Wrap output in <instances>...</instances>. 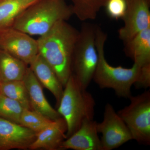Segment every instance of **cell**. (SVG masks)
I'll return each instance as SVG.
<instances>
[{
	"label": "cell",
	"mask_w": 150,
	"mask_h": 150,
	"mask_svg": "<svg viewBox=\"0 0 150 150\" xmlns=\"http://www.w3.org/2000/svg\"><path fill=\"white\" fill-rule=\"evenodd\" d=\"M74 14L81 21L96 18L98 13L104 7L107 0H71Z\"/></svg>",
	"instance_id": "ac0fdd59"
},
{
	"label": "cell",
	"mask_w": 150,
	"mask_h": 150,
	"mask_svg": "<svg viewBox=\"0 0 150 150\" xmlns=\"http://www.w3.org/2000/svg\"><path fill=\"white\" fill-rule=\"evenodd\" d=\"M29 65L40 84L53 94L59 105L64 86L52 67L38 53Z\"/></svg>",
	"instance_id": "5bb4252c"
},
{
	"label": "cell",
	"mask_w": 150,
	"mask_h": 150,
	"mask_svg": "<svg viewBox=\"0 0 150 150\" xmlns=\"http://www.w3.org/2000/svg\"><path fill=\"white\" fill-rule=\"evenodd\" d=\"M97 122L93 120L84 121L75 133L62 143L61 149L102 150L98 137Z\"/></svg>",
	"instance_id": "8fae6325"
},
{
	"label": "cell",
	"mask_w": 150,
	"mask_h": 150,
	"mask_svg": "<svg viewBox=\"0 0 150 150\" xmlns=\"http://www.w3.org/2000/svg\"><path fill=\"white\" fill-rule=\"evenodd\" d=\"M107 34L97 26L96 43L98 61L93 80L101 89L111 88L118 97L129 98L131 88L136 82L141 66L134 63L131 68L112 67L108 63L105 56L104 46Z\"/></svg>",
	"instance_id": "3957f363"
},
{
	"label": "cell",
	"mask_w": 150,
	"mask_h": 150,
	"mask_svg": "<svg viewBox=\"0 0 150 150\" xmlns=\"http://www.w3.org/2000/svg\"><path fill=\"white\" fill-rule=\"evenodd\" d=\"M0 94L16 100L24 108L31 109L28 93L23 81L0 83Z\"/></svg>",
	"instance_id": "d6986e66"
},
{
	"label": "cell",
	"mask_w": 150,
	"mask_h": 150,
	"mask_svg": "<svg viewBox=\"0 0 150 150\" xmlns=\"http://www.w3.org/2000/svg\"><path fill=\"white\" fill-rule=\"evenodd\" d=\"M27 64L6 51L0 49V83L23 80Z\"/></svg>",
	"instance_id": "2e32d148"
},
{
	"label": "cell",
	"mask_w": 150,
	"mask_h": 150,
	"mask_svg": "<svg viewBox=\"0 0 150 150\" xmlns=\"http://www.w3.org/2000/svg\"><path fill=\"white\" fill-rule=\"evenodd\" d=\"M97 127L98 133L102 135V150L116 149L133 140L126 124L110 103L105 105L103 121L97 123Z\"/></svg>",
	"instance_id": "52a82bcc"
},
{
	"label": "cell",
	"mask_w": 150,
	"mask_h": 150,
	"mask_svg": "<svg viewBox=\"0 0 150 150\" xmlns=\"http://www.w3.org/2000/svg\"><path fill=\"white\" fill-rule=\"evenodd\" d=\"M39 0H0V30L11 27L19 16Z\"/></svg>",
	"instance_id": "e0dca14e"
},
{
	"label": "cell",
	"mask_w": 150,
	"mask_h": 150,
	"mask_svg": "<svg viewBox=\"0 0 150 150\" xmlns=\"http://www.w3.org/2000/svg\"><path fill=\"white\" fill-rule=\"evenodd\" d=\"M73 14L72 6L64 0H39L23 12L11 27L30 35L42 36Z\"/></svg>",
	"instance_id": "7a4b0ae2"
},
{
	"label": "cell",
	"mask_w": 150,
	"mask_h": 150,
	"mask_svg": "<svg viewBox=\"0 0 150 150\" xmlns=\"http://www.w3.org/2000/svg\"><path fill=\"white\" fill-rule=\"evenodd\" d=\"M96 25L84 22L82 25L76 43L72 62L74 76L86 89L93 79L98 61L96 37Z\"/></svg>",
	"instance_id": "5b68a950"
},
{
	"label": "cell",
	"mask_w": 150,
	"mask_h": 150,
	"mask_svg": "<svg viewBox=\"0 0 150 150\" xmlns=\"http://www.w3.org/2000/svg\"><path fill=\"white\" fill-rule=\"evenodd\" d=\"M36 136V133L28 128L0 118V146L2 150L29 149Z\"/></svg>",
	"instance_id": "30bf717a"
},
{
	"label": "cell",
	"mask_w": 150,
	"mask_h": 150,
	"mask_svg": "<svg viewBox=\"0 0 150 150\" xmlns=\"http://www.w3.org/2000/svg\"><path fill=\"white\" fill-rule=\"evenodd\" d=\"M23 81L27 89L30 107L33 110L52 120H56L62 117L46 99L41 84L30 67H28Z\"/></svg>",
	"instance_id": "7c38bea8"
},
{
	"label": "cell",
	"mask_w": 150,
	"mask_h": 150,
	"mask_svg": "<svg viewBox=\"0 0 150 150\" xmlns=\"http://www.w3.org/2000/svg\"><path fill=\"white\" fill-rule=\"evenodd\" d=\"M104 7L109 17L113 19L122 18L127 8L126 0H107Z\"/></svg>",
	"instance_id": "7402d4cb"
},
{
	"label": "cell",
	"mask_w": 150,
	"mask_h": 150,
	"mask_svg": "<svg viewBox=\"0 0 150 150\" xmlns=\"http://www.w3.org/2000/svg\"><path fill=\"white\" fill-rule=\"evenodd\" d=\"M127 8L122 18L124 25L118 31L119 38L124 43L139 33L150 28L149 0H126Z\"/></svg>",
	"instance_id": "9c48e42d"
},
{
	"label": "cell",
	"mask_w": 150,
	"mask_h": 150,
	"mask_svg": "<svg viewBox=\"0 0 150 150\" xmlns=\"http://www.w3.org/2000/svg\"><path fill=\"white\" fill-rule=\"evenodd\" d=\"M0 150H2L1 148V146H0Z\"/></svg>",
	"instance_id": "cb8c5ba5"
},
{
	"label": "cell",
	"mask_w": 150,
	"mask_h": 150,
	"mask_svg": "<svg viewBox=\"0 0 150 150\" xmlns=\"http://www.w3.org/2000/svg\"><path fill=\"white\" fill-rule=\"evenodd\" d=\"M54 121L35 110L24 108L20 124L37 134L47 128Z\"/></svg>",
	"instance_id": "ffe728a7"
},
{
	"label": "cell",
	"mask_w": 150,
	"mask_h": 150,
	"mask_svg": "<svg viewBox=\"0 0 150 150\" xmlns=\"http://www.w3.org/2000/svg\"><path fill=\"white\" fill-rule=\"evenodd\" d=\"M134 85L136 88H147L150 86V63L141 66L139 76Z\"/></svg>",
	"instance_id": "603a6c76"
},
{
	"label": "cell",
	"mask_w": 150,
	"mask_h": 150,
	"mask_svg": "<svg viewBox=\"0 0 150 150\" xmlns=\"http://www.w3.org/2000/svg\"><path fill=\"white\" fill-rule=\"evenodd\" d=\"M79 33L63 21L37 40L38 54L52 67L64 87L72 74L73 55Z\"/></svg>",
	"instance_id": "6da1fadb"
},
{
	"label": "cell",
	"mask_w": 150,
	"mask_h": 150,
	"mask_svg": "<svg viewBox=\"0 0 150 150\" xmlns=\"http://www.w3.org/2000/svg\"><path fill=\"white\" fill-rule=\"evenodd\" d=\"M130 103L117 112L129 129L133 140L150 144V91L131 96Z\"/></svg>",
	"instance_id": "8992f818"
},
{
	"label": "cell",
	"mask_w": 150,
	"mask_h": 150,
	"mask_svg": "<svg viewBox=\"0 0 150 150\" xmlns=\"http://www.w3.org/2000/svg\"><path fill=\"white\" fill-rule=\"evenodd\" d=\"M124 43L125 54L134 63L141 66L150 63V28Z\"/></svg>",
	"instance_id": "9a60e30c"
},
{
	"label": "cell",
	"mask_w": 150,
	"mask_h": 150,
	"mask_svg": "<svg viewBox=\"0 0 150 150\" xmlns=\"http://www.w3.org/2000/svg\"><path fill=\"white\" fill-rule=\"evenodd\" d=\"M0 49L27 65L38 53L37 40L12 27L0 30Z\"/></svg>",
	"instance_id": "ba28073f"
},
{
	"label": "cell",
	"mask_w": 150,
	"mask_h": 150,
	"mask_svg": "<svg viewBox=\"0 0 150 150\" xmlns=\"http://www.w3.org/2000/svg\"><path fill=\"white\" fill-rule=\"evenodd\" d=\"M64 87L57 111L67 123V139L84 121L93 120L96 102L91 94L80 85L72 74Z\"/></svg>",
	"instance_id": "277c9868"
},
{
	"label": "cell",
	"mask_w": 150,
	"mask_h": 150,
	"mask_svg": "<svg viewBox=\"0 0 150 150\" xmlns=\"http://www.w3.org/2000/svg\"><path fill=\"white\" fill-rule=\"evenodd\" d=\"M67 125L63 117L54 120L43 131L36 134L34 142L30 146L31 150L61 149L62 143L67 139Z\"/></svg>",
	"instance_id": "4fadbf2b"
},
{
	"label": "cell",
	"mask_w": 150,
	"mask_h": 150,
	"mask_svg": "<svg viewBox=\"0 0 150 150\" xmlns=\"http://www.w3.org/2000/svg\"><path fill=\"white\" fill-rule=\"evenodd\" d=\"M24 108L16 100L0 94V118L20 124Z\"/></svg>",
	"instance_id": "44dd1931"
}]
</instances>
